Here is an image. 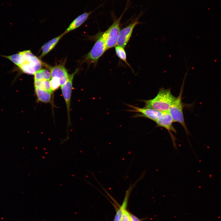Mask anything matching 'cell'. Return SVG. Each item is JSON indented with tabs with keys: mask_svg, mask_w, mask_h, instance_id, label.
Segmentation results:
<instances>
[{
	"mask_svg": "<svg viewBox=\"0 0 221 221\" xmlns=\"http://www.w3.org/2000/svg\"><path fill=\"white\" fill-rule=\"evenodd\" d=\"M78 71V69H76L73 73L69 74L68 77L67 81L64 85L61 87L62 94L65 101L67 107L68 118V126L71 123L70 111L73 80L74 76Z\"/></svg>",
	"mask_w": 221,
	"mask_h": 221,
	"instance_id": "cell-7",
	"label": "cell"
},
{
	"mask_svg": "<svg viewBox=\"0 0 221 221\" xmlns=\"http://www.w3.org/2000/svg\"><path fill=\"white\" fill-rule=\"evenodd\" d=\"M115 51L117 56L130 67V64L126 60V55L124 48L121 46H116L115 47Z\"/></svg>",
	"mask_w": 221,
	"mask_h": 221,
	"instance_id": "cell-18",
	"label": "cell"
},
{
	"mask_svg": "<svg viewBox=\"0 0 221 221\" xmlns=\"http://www.w3.org/2000/svg\"><path fill=\"white\" fill-rule=\"evenodd\" d=\"M139 18V17L121 30L117 46L124 48L125 47L131 37L134 28L138 24L142 23L138 21Z\"/></svg>",
	"mask_w": 221,
	"mask_h": 221,
	"instance_id": "cell-9",
	"label": "cell"
},
{
	"mask_svg": "<svg viewBox=\"0 0 221 221\" xmlns=\"http://www.w3.org/2000/svg\"><path fill=\"white\" fill-rule=\"evenodd\" d=\"M155 122L157 127H162L167 130L171 138L173 147L176 149L177 148L175 142L176 139L172 132H173L176 133V131L173 125V122L169 111L162 112Z\"/></svg>",
	"mask_w": 221,
	"mask_h": 221,
	"instance_id": "cell-6",
	"label": "cell"
},
{
	"mask_svg": "<svg viewBox=\"0 0 221 221\" xmlns=\"http://www.w3.org/2000/svg\"><path fill=\"white\" fill-rule=\"evenodd\" d=\"M93 12V11L85 12L77 17L70 24L68 27L64 32V33L66 34L80 26L88 19L90 15Z\"/></svg>",
	"mask_w": 221,
	"mask_h": 221,
	"instance_id": "cell-12",
	"label": "cell"
},
{
	"mask_svg": "<svg viewBox=\"0 0 221 221\" xmlns=\"http://www.w3.org/2000/svg\"><path fill=\"white\" fill-rule=\"evenodd\" d=\"M107 50L103 33L96 41L90 51L84 57L83 62L89 64H97L99 58Z\"/></svg>",
	"mask_w": 221,
	"mask_h": 221,
	"instance_id": "cell-5",
	"label": "cell"
},
{
	"mask_svg": "<svg viewBox=\"0 0 221 221\" xmlns=\"http://www.w3.org/2000/svg\"><path fill=\"white\" fill-rule=\"evenodd\" d=\"M50 80V84L51 89L52 91H55L60 87V79L57 77L51 78Z\"/></svg>",
	"mask_w": 221,
	"mask_h": 221,
	"instance_id": "cell-19",
	"label": "cell"
},
{
	"mask_svg": "<svg viewBox=\"0 0 221 221\" xmlns=\"http://www.w3.org/2000/svg\"><path fill=\"white\" fill-rule=\"evenodd\" d=\"M187 75L186 73L184 77L181 86L179 94L176 99L173 102L169 110L173 122H177L180 123L184 128L188 136L189 133L186 126L184 116L183 105L182 102L185 78Z\"/></svg>",
	"mask_w": 221,
	"mask_h": 221,
	"instance_id": "cell-2",
	"label": "cell"
},
{
	"mask_svg": "<svg viewBox=\"0 0 221 221\" xmlns=\"http://www.w3.org/2000/svg\"><path fill=\"white\" fill-rule=\"evenodd\" d=\"M145 175V173L143 172L139 178L133 184H130L128 189L126 191L125 197L122 205L116 211L113 221H121L123 211L127 209L129 199L131 192L137 183L142 179Z\"/></svg>",
	"mask_w": 221,
	"mask_h": 221,
	"instance_id": "cell-10",
	"label": "cell"
},
{
	"mask_svg": "<svg viewBox=\"0 0 221 221\" xmlns=\"http://www.w3.org/2000/svg\"><path fill=\"white\" fill-rule=\"evenodd\" d=\"M65 34L64 32L60 35L53 38L44 45L41 47L42 52L40 57L41 58L52 50Z\"/></svg>",
	"mask_w": 221,
	"mask_h": 221,
	"instance_id": "cell-13",
	"label": "cell"
},
{
	"mask_svg": "<svg viewBox=\"0 0 221 221\" xmlns=\"http://www.w3.org/2000/svg\"><path fill=\"white\" fill-rule=\"evenodd\" d=\"M131 221H142V219H139L136 216L130 213Z\"/></svg>",
	"mask_w": 221,
	"mask_h": 221,
	"instance_id": "cell-21",
	"label": "cell"
},
{
	"mask_svg": "<svg viewBox=\"0 0 221 221\" xmlns=\"http://www.w3.org/2000/svg\"><path fill=\"white\" fill-rule=\"evenodd\" d=\"M34 87L52 92L49 80H34Z\"/></svg>",
	"mask_w": 221,
	"mask_h": 221,
	"instance_id": "cell-17",
	"label": "cell"
},
{
	"mask_svg": "<svg viewBox=\"0 0 221 221\" xmlns=\"http://www.w3.org/2000/svg\"><path fill=\"white\" fill-rule=\"evenodd\" d=\"M51 78L50 72L46 69H41L34 74V80H49Z\"/></svg>",
	"mask_w": 221,
	"mask_h": 221,
	"instance_id": "cell-16",
	"label": "cell"
},
{
	"mask_svg": "<svg viewBox=\"0 0 221 221\" xmlns=\"http://www.w3.org/2000/svg\"><path fill=\"white\" fill-rule=\"evenodd\" d=\"M122 14L118 18L113 17V22L109 28L103 33L107 50L117 45L121 30L120 21Z\"/></svg>",
	"mask_w": 221,
	"mask_h": 221,
	"instance_id": "cell-4",
	"label": "cell"
},
{
	"mask_svg": "<svg viewBox=\"0 0 221 221\" xmlns=\"http://www.w3.org/2000/svg\"><path fill=\"white\" fill-rule=\"evenodd\" d=\"M126 105L131 108L128 110V111L136 112L133 117L134 118L144 117L149 119L155 122L162 114V112L155 110L144 107L140 108L134 106L126 104Z\"/></svg>",
	"mask_w": 221,
	"mask_h": 221,
	"instance_id": "cell-8",
	"label": "cell"
},
{
	"mask_svg": "<svg viewBox=\"0 0 221 221\" xmlns=\"http://www.w3.org/2000/svg\"><path fill=\"white\" fill-rule=\"evenodd\" d=\"M47 67L50 71L51 78L56 77L60 79V87L65 83L68 78L69 74L63 65L60 64L52 67L48 66Z\"/></svg>",
	"mask_w": 221,
	"mask_h": 221,
	"instance_id": "cell-11",
	"label": "cell"
},
{
	"mask_svg": "<svg viewBox=\"0 0 221 221\" xmlns=\"http://www.w3.org/2000/svg\"><path fill=\"white\" fill-rule=\"evenodd\" d=\"M25 57L26 61L19 67L24 73L29 75L34 74L41 69L44 63L34 55L30 50L21 52Z\"/></svg>",
	"mask_w": 221,
	"mask_h": 221,
	"instance_id": "cell-3",
	"label": "cell"
},
{
	"mask_svg": "<svg viewBox=\"0 0 221 221\" xmlns=\"http://www.w3.org/2000/svg\"><path fill=\"white\" fill-rule=\"evenodd\" d=\"M121 221H131L130 216V212H129L127 209H125L122 213Z\"/></svg>",
	"mask_w": 221,
	"mask_h": 221,
	"instance_id": "cell-20",
	"label": "cell"
},
{
	"mask_svg": "<svg viewBox=\"0 0 221 221\" xmlns=\"http://www.w3.org/2000/svg\"><path fill=\"white\" fill-rule=\"evenodd\" d=\"M176 97L171 93V89L160 88L156 96L152 99L142 100L145 108H150L163 112L169 111L173 102Z\"/></svg>",
	"mask_w": 221,
	"mask_h": 221,
	"instance_id": "cell-1",
	"label": "cell"
},
{
	"mask_svg": "<svg viewBox=\"0 0 221 221\" xmlns=\"http://www.w3.org/2000/svg\"><path fill=\"white\" fill-rule=\"evenodd\" d=\"M34 91L37 101L44 103H48L51 101L52 93L35 87Z\"/></svg>",
	"mask_w": 221,
	"mask_h": 221,
	"instance_id": "cell-14",
	"label": "cell"
},
{
	"mask_svg": "<svg viewBox=\"0 0 221 221\" xmlns=\"http://www.w3.org/2000/svg\"><path fill=\"white\" fill-rule=\"evenodd\" d=\"M2 56L7 58L18 67L26 61L25 56L21 53V52H19L18 53L11 55Z\"/></svg>",
	"mask_w": 221,
	"mask_h": 221,
	"instance_id": "cell-15",
	"label": "cell"
}]
</instances>
